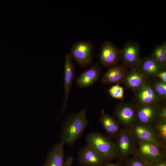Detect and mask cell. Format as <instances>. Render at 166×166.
<instances>
[{
	"instance_id": "cell-1",
	"label": "cell",
	"mask_w": 166,
	"mask_h": 166,
	"mask_svg": "<svg viewBox=\"0 0 166 166\" xmlns=\"http://www.w3.org/2000/svg\"><path fill=\"white\" fill-rule=\"evenodd\" d=\"M86 109L69 115L64 120L61 134V141L72 146L83 134L89 122L86 116Z\"/></svg>"
},
{
	"instance_id": "cell-2",
	"label": "cell",
	"mask_w": 166,
	"mask_h": 166,
	"mask_svg": "<svg viewBox=\"0 0 166 166\" xmlns=\"http://www.w3.org/2000/svg\"><path fill=\"white\" fill-rule=\"evenodd\" d=\"M85 140L87 144L93 147L108 162L117 159L115 143L110 137L99 132H92L86 135Z\"/></svg>"
},
{
	"instance_id": "cell-3",
	"label": "cell",
	"mask_w": 166,
	"mask_h": 166,
	"mask_svg": "<svg viewBox=\"0 0 166 166\" xmlns=\"http://www.w3.org/2000/svg\"><path fill=\"white\" fill-rule=\"evenodd\" d=\"M115 142L117 159L125 164V161L134 156L138 141L129 128L122 127Z\"/></svg>"
},
{
	"instance_id": "cell-4",
	"label": "cell",
	"mask_w": 166,
	"mask_h": 166,
	"mask_svg": "<svg viewBox=\"0 0 166 166\" xmlns=\"http://www.w3.org/2000/svg\"><path fill=\"white\" fill-rule=\"evenodd\" d=\"M147 164L166 159V149L151 142L138 141L134 156Z\"/></svg>"
},
{
	"instance_id": "cell-5",
	"label": "cell",
	"mask_w": 166,
	"mask_h": 166,
	"mask_svg": "<svg viewBox=\"0 0 166 166\" xmlns=\"http://www.w3.org/2000/svg\"><path fill=\"white\" fill-rule=\"evenodd\" d=\"M94 51V45L92 42L81 41L72 45L69 54L81 68H84L91 65Z\"/></svg>"
},
{
	"instance_id": "cell-6",
	"label": "cell",
	"mask_w": 166,
	"mask_h": 166,
	"mask_svg": "<svg viewBox=\"0 0 166 166\" xmlns=\"http://www.w3.org/2000/svg\"><path fill=\"white\" fill-rule=\"evenodd\" d=\"M77 155L79 162L83 166H105L110 162L88 144L81 148Z\"/></svg>"
},
{
	"instance_id": "cell-7",
	"label": "cell",
	"mask_w": 166,
	"mask_h": 166,
	"mask_svg": "<svg viewBox=\"0 0 166 166\" xmlns=\"http://www.w3.org/2000/svg\"><path fill=\"white\" fill-rule=\"evenodd\" d=\"M99 59L100 63L105 67L117 65L121 60L120 50L112 42L105 41L101 46Z\"/></svg>"
},
{
	"instance_id": "cell-8",
	"label": "cell",
	"mask_w": 166,
	"mask_h": 166,
	"mask_svg": "<svg viewBox=\"0 0 166 166\" xmlns=\"http://www.w3.org/2000/svg\"><path fill=\"white\" fill-rule=\"evenodd\" d=\"M114 117L122 127L130 128L136 122L135 105L122 102L117 105Z\"/></svg>"
},
{
	"instance_id": "cell-9",
	"label": "cell",
	"mask_w": 166,
	"mask_h": 166,
	"mask_svg": "<svg viewBox=\"0 0 166 166\" xmlns=\"http://www.w3.org/2000/svg\"><path fill=\"white\" fill-rule=\"evenodd\" d=\"M141 47L135 41H129L120 50L121 60L122 64L128 69L136 67L141 59Z\"/></svg>"
},
{
	"instance_id": "cell-10",
	"label": "cell",
	"mask_w": 166,
	"mask_h": 166,
	"mask_svg": "<svg viewBox=\"0 0 166 166\" xmlns=\"http://www.w3.org/2000/svg\"><path fill=\"white\" fill-rule=\"evenodd\" d=\"M129 128L138 141L151 142L166 149L152 126L136 122Z\"/></svg>"
},
{
	"instance_id": "cell-11",
	"label": "cell",
	"mask_w": 166,
	"mask_h": 166,
	"mask_svg": "<svg viewBox=\"0 0 166 166\" xmlns=\"http://www.w3.org/2000/svg\"><path fill=\"white\" fill-rule=\"evenodd\" d=\"M160 104L135 105L136 122L152 126L158 120Z\"/></svg>"
},
{
	"instance_id": "cell-12",
	"label": "cell",
	"mask_w": 166,
	"mask_h": 166,
	"mask_svg": "<svg viewBox=\"0 0 166 166\" xmlns=\"http://www.w3.org/2000/svg\"><path fill=\"white\" fill-rule=\"evenodd\" d=\"M101 72L102 67L99 62L97 61L77 78L75 81L76 85L81 88H85L92 85L99 80Z\"/></svg>"
},
{
	"instance_id": "cell-13",
	"label": "cell",
	"mask_w": 166,
	"mask_h": 166,
	"mask_svg": "<svg viewBox=\"0 0 166 166\" xmlns=\"http://www.w3.org/2000/svg\"><path fill=\"white\" fill-rule=\"evenodd\" d=\"M75 75V69L72 58L69 53H65L64 77L65 94L62 113L66 109L67 102Z\"/></svg>"
},
{
	"instance_id": "cell-14",
	"label": "cell",
	"mask_w": 166,
	"mask_h": 166,
	"mask_svg": "<svg viewBox=\"0 0 166 166\" xmlns=\"http://www.w3.org/2000/svg\"><path fill=\"white\" fill-rule=\"evenodd\" d=\"M128 71L122 64L109 68L102 77L101 83L104 85L123 83Z\"/></svg>"
},
{
	"instance_id": "cell-15",
	"label": "cell",
	"mask_w": 166,
	"mask_h": 166,
	"mask_svg": "<svg viewBox=\"0 0 166 166\" xmlns=\"http://www.w3.org/2000/svg\"><path fill=\"white\" fill-rule=\"evenodd\" d=\"M136 68L147 78L154 77L166 70V66L157 62L151 56L141 58Z\"/></svg>"
},
{
	"instance_id": "cell-16",
	"label": "cell",
	"mask_w": 166,
	"mask_h": 166,
	"mask_svg": "<svg viewBox=\"0 0 166 166\" xmlns=\"http://www.w3.org/2000/svg\"><path fill=\"white\" fill-rule=\"evenodd\" d=\"M136 92L138 103L135 105L158 104L161 101L155 93L152 85L148 82Z\"/></svg>"
},
{
	"instance_id": "cell-17",
	"label": "cell",
	"mask_w": 166,
	"mask_h": 166,
	"mask_svg": "<svg viewBox=\"0 0 166 166\" xmlns=\"http://www.w3.org/2000/svg\"><path fill=\"white\" fill-rule=\"evenodd\" d=\"M100 121L110 138L115 140L122 128L115 117L106 113L102 109L100 116Z\"/></svg>"
},
{
	"instance_id": "cell-18",
	"label": "cell",
	"mask_w": 166,
	"mask_h": 166,
	"mask_svg": "<svg viewBox=\"0 0 166 166\" xmlns=\"http://www.w3.org/2000/svg\"><path fill=\"white\" fill-rule=\"evenodd\" d=\"M65 145L61 141L53 147L49 152L43 166H65Z\"/></svg>"
},
{
	"instance_id": "cell-19",
	"label": "cell",
	"mask_w": 166,
	"mask_h": 166,
	"mask_svg": "<svg viewBox=\"0 0 166 166\" xmlns=\"http://www.w3.org/2000/svg\"><path fill=\"white\" fill-rule=\"evenodd\" d=\"M147 78L136 67L131 68L123 83L128 87L136 92L147 82Z\"/></svg>"
},
{
	"instance_id": "cell-20",
	"label": "cell",
	"mask_w": 166,
	"mask_h": 166,
	"mask_svg": "<svg viewBox=\"0 0 166 166\" xmlns=\"http://www.w3.org/2000/svg\"><path fill=\"white\" fill-rule=\"evenodd\" d=\"M151 57L160 64L166 66V42L157 45L153 49Z\"/></svg>"
},
{
	"instance_id": "cell-21",
	"label": "cell",
	"mask_w": 166,
	"mask_h": 166,
	"mask_svg": "<svg viewBox=\"0 0 166 166\" xmlns=\"http://www.w3.org/2000/svg\"><path fill=\"white\" fill-rule=\"evenodd\" d=\"M151 126L161 143L166 147V120H158Z\"/></svg>"
},
{
	"instance_id": "cell-22",
	"label": "cell",
	"mask_w": 166,
	"mask_h": 166,
	"mask_svg": "<svg viewBox=\"0 0 166 166\" xmlns=\"http://www.w3.org/2000/svg\"><path fill=\"white\" fill-rule=\"evenodd\" d=\"M152 85L160 99L161 100H165L166 97V83L159 80L156 81Z\"/></svg>"
},
{
	"instance_id": "cell-23",
	"label": "cell",
	"mask_w": 166,
	"mask_h": 166,
	"mask_svg": "<svg viewBox=\"0 0 166 166\" xmlns=\"http://www.w3.org/2000/svg\"><path fill=\"white\" fill-rule=\"evenodd\" d=\"M110 95L115 99L122 100L124 99V89L119 84H116L108 90Z\"/></svg>"
},
{
	"instance_id": "cell-24",
	"label": "cell",
	"mask_w": 166,
	"mask_h": 166,
	"mask_svg": "<svg viewBox=\"0 0 166 166\" xmlns=\"http://www.w3.org/2000/svg\"><path fill=\"white\" fill-rule=\"evenodd\" d=\"M125 166H148L146 163L134 156L130 157L125 161Z\"/></svg>"
},
{
	"instance_id": "cell-25",
	"label": "cell",
	"mask_w": 166,
	"mask_h": 166,
	"mask_svg": "<svg viewBox=\"0 0 166 166\" xmlns=\"http://www.w3.org/2000/svg\"><path fill=\"white\" fill-rule=\"evenodd\" d=\"M158 120H166V107L165 105L160 104L158 113Z\"/></svg>"
},
{
	"instance_id": "cell-26",
	"label": "cell",
	"mask_w": 166,
	"mask_h": 166,
	"mask_svg": "<svg viewBox=\"0 0 166 166\" xmlns=\"http://www.w3.org/2000/svg\"><path fill=\"white\" fill-rule=\"evenodd\" d=\"M154 77L158 78L159 80L163 82L166 83V71L164 70L157 74Z\"/></svg>"
},
{
	"instance_id": "cell-27",
	"label": "cell",
	"mask_w": 166,
	"mask_h": 166,
	"mask_svg": "<svg viewBox=\"0 0 166 166\" xmlns=\"http://www.w3.org/2000/svg\"><path fill=\"white\" fill-rule=\"evenodd\" d=\"M147 164L148 166H166V159H163Z\"/></svg>"
},
{
	"instance_id": "cell-28",
	"label": "cell",
	"mask_w": 166,
	"mask_h": 166,
	"mask_svg": "<svg viewBox=\"0 0 166 166\" xmlns=\"http://www.w3.org/2000/svg\"><path fill=\"white\" fill-rule=\"evenodd\" d=\"M73 161V159L72 156H68L65 161V166H72Z\"/></svg>"
},
{
	"instance_id": "cell-29",
	"label": "cell",
	"mask_w": 166,
	"mask_h": 166,
	"mask_svg": "<svg viewBox=\"0 0 166 166\" xmlns=\"http://www.w3.org/2000/svg\"><path fill=\"white\" fill-rule=\"evenodd\" d=\"M105 166H125V164L118 161L117 163L114 164L111 162L107 163Z\"/></svg>"
}]
</instances>
